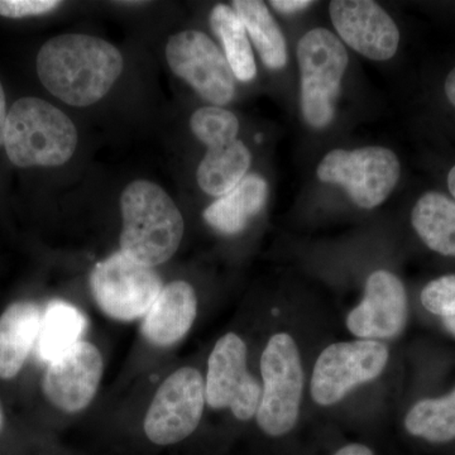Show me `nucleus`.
<instances>
[{
	"label": "nucleus",
	"mask_w": 455,
	"mask_h": 455,
	"mask_svg": "<svg viewBox=\"0 0 455 455\" xmlns=\"http://www.w3.org/2000/svg\"><path fill=\"white\" fill-rule=\"evenodd\" d=\"M269 4L280 13L292 14L295 12L309 8L313 2H310V0H272Z\"/></svg>",
	"instance_id": "obj_26"
},
{
	"label": "nucleus",
	"mask_w": 455,
	"mask_h": 455,
	"mask_svg": "<svg viewBox=\"0 0 455 455\" xmlns=\"http://www.w3.org/2000/svg\"><path fill=\"white\" fill-rule=\"evenodd\" d=\"M86 317L74 305L64 301L51 302L41 319L38 331V355L46 363L61 358L82 341L85 333Z\"/></svg>",
	"instance_id": "obj_20"
},
{
	"label": "nucleus",
	"mask_w": 455,
	"mask_h": 455,
	"mask_svg": "<svg viewBox=\"0 0 455 455\" xmlns=\"http://www.w3.org/2000/svg\"><path fill=\"white\" fill-rule=\"evenodd\" d=\"M405 427L411 435L430 443H449L455 439V388L449 395L424 398L410 409Z\"/></svg>",
	"instance_id": "obj_23"
},
{
	"label": "nucleus",
	"mask_w": 455,
	"mask_h": 455,
	"mask_svg": "<svg viewBox=\"0 0 455 455\" xmlns=\"http://www.w3.org/2000/svg\"><path fill=\"white\" fill-rule=\"evenodd\" d=\"M7 104H5V94L0 83V146L4 145L5 123H7Z\"/></svg>",
	"instance_id": "obj_27"
},
{
	"label": "nucleus",
	"mask_w": 455,
	"mask_h": 455,
	"mask_svg": "<svg viewBox=\"0 0 455 455\" xmlns=\"http://www.w3.org/2000/svg\"><path fill=\"white\" fill-rule=\"evenodd\" d=\"M388 357L387 346L377 340L340 341L326 347L314 366L311 397L317 405H335L353 388L381 376Z\"/></svg>",
	"instance_id": "obj_9"
},
{
	"label": "nucleus",
	"mask_w": 455,
	"mask_h": 455,
	"mask_svg": "<svg viewBox=\"0 0 455 455\" xmlns=\"http://www.w3.org/2000/svg\"><path fill=\"white\" fill-rule=\"evenodd\" d=\"M77 140L73 121L42 99H20L9 110L4 147L18 167L61 166L73 157Z\"/></svg>",
	"instance_id": "obj_3"
},
{
	"label": "nucleus",
	"mask_w": 455,
	"mask_h": 455,
	"mask_svg": "<svg viewBox=\"0 0 455 455\" xmlns=\"http://www.w3.org/2000/svg\"><path fill=\"white\" fill-rule=\"evenodd\" d=\"M262 387L248 372L247 346L235 333L221 337L212 350L205 379V400L212 409H229L248 421L259 410Z\"/></svg>",
	"instance_id": "obj_11"
},
{
	"label": "nucleus",
	"mask_w": 455,
	"mask_h": 455,
	"mask_svg": "<svg viewBox=\"0 0 455 455\" xmlns=\"http://www.w3.org/2000/svg\"><path fill=\"white\" fill-rule=\"evenodd\" d=\"M211 25L212 31L223 44L226 59L233 75L241 82L253 80L257 75V66L252 47L243 23L233 8L226 4L215 5L211 14Z\"/></svg>",
	"instance_id": "obj_22"
},
{
	"label": "nucleus",
	"mask_w": 455,
	"mask_h": 455,
	"mask_svg": "<svg viewBox=\"0 0 455 455\" xmlns=\"http://www.w3.org/2000/svg\"><path fill=\"white\" fill-rule=\"evenodd\" d=\"M103 371L100 350L89 341H79L49 364L42 382L44 396L68 414L83 411L94 400Z\"/></svg>",
	"instance_id": "obj_13"
},
{
	"label": "nucleus",
	"mask_w": 455,
	"mask_h": 455,
	"mask_svg": "<svg viewBox=\"0 0 455 455\" xmlns=\"http://www.w3.org/2000/svg\"><path fill=\"white\" fill-rule=\"evenodd\" d=\"M121 252L146 267L167 262L179 250L184 220L163 188L137 180L121 196Z\"/></svg>",
	"instance_id": "obj_2"
},
{
	"label": "nucleus",
	"mask_w": 455,
	"mask_h": 455,
	"mask_svg": "<svg viewBox=\"0 0 455 455\" xmlns=\"http://www.w3.org/2000/svg\"><path fill=\"white\" fill-rule=\"evenodd\" d=\"M341 40L362 56L386 61L397 52L400 32L381 5L371 0H335L329 5Z\"/></svg>",
	"instance_id": "obj_14"
},
{
	"label": "nucleus",
	"mask_w": 455,
	"mask_h": 455,
	"mask_svg": "<svg viewBox=\"0 0 455 455\" xmlns=\"http://www.w3.org/2000/svg\"><path fill=\"white\" fill-rule=\"evenodd\" d=\"M122 71L119 50L94 36H56L37 56V74L44 88L73 107L92 106L106 97Z\"/></svg>",
	"instance_id": "obj_1"
},
{
	"label": "nucleus",
	"mask_w": 455,
	"mask_h": 455,
	"mask_svg": "<svg viewBox=\"0 0 455 455\" xmlns=\"http://www.w3.org/2000/svg\"><path fill=\"white\" fill-rule=\"evenodd\" d=\"M411 223L431 251L455 257L454 200L436 191L424 194L412 209Z\"/></svg>",
	"instance_id": "obj_19"
},
{
	"label": "nucleus",
	"mask_w": 455,
	"mask_h": 455,
	"mask_svg": "<svg viewBox=\"0 0 455 455\" xmlns=\"http://www.w3.org/2000/svg\"><path fill=\"white\" fill-rule=\"evenodd\" d=\"M205 381L196 368H180L164 379L145 419L147 438L171 445L190 436L202 421Z\"/></svg>",
	"instance_id": "obj_10"
},
{
	"label": "nucleus",
	"mask_w": 455,
	"mask_h": 455,
	"mask_svg": "<svg viewBox=\"0 0 455 455\" xmlns=\"http://www.w3.org/2000/svg\"><path fill=\"white\" fill-rule=\"evenodd\" d=\"M190 127L208 146L197 169V184L208 196H227L247 176L252 164L250 149L236 139L238 118L224 108H200L191 116Z\"/></svg>",
	"instance_id": "obj_6"
},
{
	"label": "nucleus",
	"mask_w": 455,
	"mask_h": 455,
	"mask_svg": "<svg viewBox=\"0 0 455 455\" xmlns=\"http://www.w3.org/2000/svg\"><path fill=\"white\" fill-rule=\"evenodd\" d=\"M444 325L449 333L455 335V317H447V319H444Z\"/></svg>",
	"instance_id": "obj_31"
},
{
	"label": "nucleus",
	"mask_w": 455,
	"mask_h": 455,
	"mask_svg": "<svg viewBox=\"0 0 455 455\" xmlns=\"http://www.w3.org/2000/svg\"><path fill=\"white\" fill-rule=\"evenodd\" d=\"M57 0H0V16L23 18L49 13L59 7Z\"/></svg>",
	"instance_id": "obj_25"
},
{
	"label": "nucleus",
	"mask_w": 455,
	"mask_h": 455,
	"mask_svg": "<svg viewBox=\"0 0 455 455\" xmlns=\"http://www.w3.org/2000/svg\"><path fill=\"white\" fill-rule=\"evenodd\" d=\"M448 188L451 190V196L455 197V166L451 170L448 175Z\"/></svg>",
	"instance_id": "obj_30"
},
{
	"label": "nucleus",
	"mask_w": 455,
	"mask_h": 455,
	"mask_svg": "<svg viewBox=\"0 0 455 455\" xmlns=\"http://www.w3.org/2000/svg\"><path fill=\"white\" fill-rule=\"evenodd\" d=\"M196 290L185 281L164 286L157 300L145 316L142 334L156 347H170L185 337L196 322Z\"/></svg>",
	"instance_id": "obj_16"
},
{
	"label": "nucleus",
	"mask_w": 455,
	"mask_h": 455,
	"mask_svg": "<svg viewBox=\"0 0 455 455\" xmlns=\"http://www.w3.org/2000/svg\"><path fill=\"white\" fill-rule=\"evenodd\" d=\"M268 197V185L262 176L251 173L227 196L205 209L204 220L223 235L242 232L263 208Z\"/></svg>",
	"instance_id": "obj_18"
},
{
	"label": "nucleus",
	"mask_w": 455,
	"mask_h": 455,
	"mask_svg": "<svg viewBox=\"0 0 455 455\" xmlns=\"http://www.w3.org/2000/svg\"><path fill=\"white\" fill-rule=\"evenodd\" d=\"M400 173L397 156L381 146L333 149L316 169L320 181L339 185L362 209L381 205L396 187Z\"/></svg>",
	"instance_id": "obj_7"
},
{
	"label": "nucleus",
	"mask_w": 455,
	"mask_h": 455,
	"mask_svg": "<svg viewBox=\"0 0 455 455\" xmlns=\"http://www.w3.org/2000/svg\"><path fill=\"white\" fill-rule=\"evenodd\" d=\"M41 310L33 302L12 304L0 316V379H11L22 370L37 340Z\"/></svg>",
	"instance_id": "obj_17"
},
{
	"label": "nucleus",
	"mask_w": 455,
	"mask_h": 455,
	"mask_svg": "<svg viewBox=\"0 0 455 455\" xmlns=\"http://www.w3.org/2000/svg\"><path fill=\"white\" fill-rule=\"evenodd\" d=\"M233 11L252 38L263 64L271 70H280L287 64L286 40L267 5L259 0H235Z\"/></svg>",
	"instance_id": "obj_21"
},
{
	"label": "nucleus",
	"mask_w": 455,
	"mask_h": 455,
	"mask_svg": "<svg viewBox=\"0 0 455 455\" xmlns=\"http://www.w3.org/2000/svg\"><path fill=\"white\" fill-rule=\"evenodd\" d=\"M334 455H373V453L366 445L349 444L339 449Z\"/></svg>",
	"instance_id": "obj_28"
},
{
	"label": "nucleus",
	"mask_w": 455,
	"mask_h": 455,
	"mask_svg": "<svg viewBox=\"0 0 455 455\" xmlns=\"http://www.w3.org/2000/svg\"><path fill=\"white\" fill-rule=\"evenodd\" d=\"M2 425H3V411H2V407H0V429H2Z\"/></svg>",
	"instance_id": "obj_32"
},
{
	"label": "nucleus",
	"mask_w": 455,
	"mask_h": 455,
	"mask_svg": "<svg viewBox=\"0 0 455 455\" xmlns=\"http://www.w3.org/2000/svg\"><path fill=\"white\" fill-rule=\"evenodd\" d=\"M407 320V295L403 281L386 269L367 278L364 298L347 317V328L363 340L387 339L400 334Z\"/></svg>",
	"instance_id": "obj_15"
},
{
	"label": "nucleus",
	"mask_w": 455,
	"mask_h": 455,
	"mask_svg": "<svg viewBox=\"0 0 455 455\" xmlns=\"http://www.w3.org/2000/svg\"><path fill=\"white\" fill-rule=\"evenodd\" d=\"M301 113L314 130H324L335 116L341 80L348 68V52L334 33L314 28L298 44Z\"/></svg>",
	"instance_id": "obj_4"
},
{
	"label": "nucleus",
	"mask_w": 455,
	"mask_h": 455,
	"mask_svg": "<svg viewBox=\"0 0 455 455\" xmlns=\"http://www.w3.org/2000/svg\"><path fill=\"white\" fill-rule=\"evenodd\" d=\"M260 373L263 390L257 424L269 436L286 435L298 423L304 390L300 352L291 335L269 338L260 357Z\"/></svg>",
	"instance_id": "obj_5"
},
{
	"label": "nucleus",
	"mask_w": 455,
	"mask_h": 455,
	"mask_svg": "<svg viewBox=\"0 0 455 455\" xmlns=\"http://www.w3.org/2000/svg\"><path fill=\"white\" fill-rule=\"evenodd\" d=\"M445 94L451 106L455 108V68L449 73L447 80H445Z\"/></svg>",
	"instance_id": "obj_29"
},
{
	"label": "nucleus",
	"mask_w": 455,
	"mask_h": 455,
	"mask_svg": "<svg viewBox=\"0 0 455 455\" xmlns=\"http://www.w3.org/2000/svg\"><path fill=\"white\" fill-rule=\"evenodd\" d=\"M166 60L171 70L212 106H227L235 97L232 68L205 33L184 31L170 37Z\"/></svg>",
	"instance_id": "obj_12"
},
{
	"label": "nucleus",
	"mask_w": 455,
	"mask_h": 455,
	"mask_svg": "<svg viewBox=\"0 0 455 455\" xmlns=\"http://www.w3.org/2000/svg\"><path fill=\"white\" fill-rule=\"evenodd\" d=\"M421 304L434 315L455 317V275L430 281L421 291Z\"/></svg>",
	"instance_id": "obj_24"
},
{
	"label": "nucleus",
	"mask_w": 455,
	"mask_h": 455,
	"mask_svg": "<svg viewBox=\"0 0 455 455\" xmlns=\"http://www.w3.org/2000/svg\"><path fill=\"white\" fill-rule=\"evenodd\" d=\"M90 289L104 314L132 322L147 315L164 287L154 268L118 252L95 266Z\"/></svg>",
	"instance_id": "obj_8"
}]
</instances>
